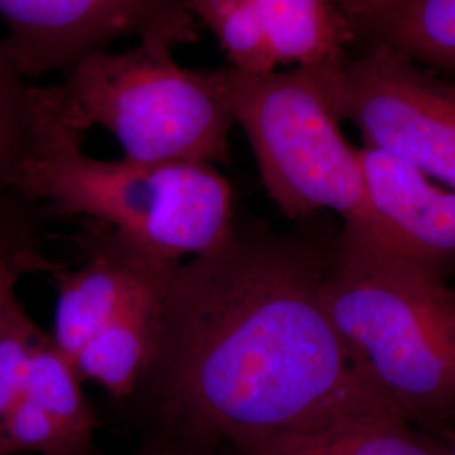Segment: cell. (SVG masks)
<instances>
[{"label":"cell","instance_id":"1","mask_svg":"<svg viewBox=\"0 0 455 455\" xmlns=\"http://www.w3.org/2000/svg\"><path fill=\"white\" fill-rule=\"evenodd\" d=\"M324 268L304 244L238 220L220 246L178 263L152 356L125 400L146 437L235 455L355 410L388 407L325 314Z\"/></svg>","mask_w":455,"mask_h":455},{"label":"cell","instance_id":"2","mask_svg":"<svg viewBox=\"0 0 455 455\" xmlns=\"http://www.w3.org/2000/svg\"><path fill=\"white\" fill-rule=\"evenodd\" d=\"M34 139L16 191L49 218L97 220L167 261L214 250L231 235V186L212 164L103 161L83 150L86 132L60 83L33 84Z\"/></svg>","mask_w":455,"mask_h":455},{"label":"cell","instance_id":"3","mask_svg":"<svg viewBox=\"0 0 455 455\" xmlns=\"http://www.w3.org/2000/svg\"><path fill=\"white\" fill-rule=\"evenodd\" d=\"M325 314L371 390L410 423L455 415V291L439 274L342 229Z\"/></svg>","mask_w":455,"mask_h":455},{"label":"cell","instance_id":"4","mask_svg":"<svg viewBox=\"0 0 455 455\" xmlns=\"http://www.w3.org/2000/svg\"><path fill=\"white\" fill-rule=\"evenodd\" d=\"M171 44L83 58L60 83L78 125L110 132L124 157L137 163H229L235 124L221 68L188 69Z\"/></svg>","mask_w":455,"mask_h":455},{"label":"cell","instance_id":"5","mask_svg":"<svg viewBox=\"0 0 455 455\" xmlns=\"http://www.w3.org/2000/svg\"><path fill=\"white\" fill-rule=\"evenodd\" d=\"M235 124L243 131L272 201L289 220L338 212L344 227L366 214L359 148L342 135L327 76L302 68L248 75L221 68Z\"/></svg>","mask_w":455,"mask_h":455},{"label":"cell","instance_id":"6","mask_svg":"<svg viewBox=\"0 0 455 455\" xmlns=\"http://www.w3.org/2000/svg\"><path fill=\"white\" fill-rule=\"evenodd\" d=\"M334 110L364 147L455 189V83L381 44H364L327 76Z\"/></svg>","mask_w":455,"mask_h":455},{"label":"cell","instance_id":"7","mask_svg":"<svg viewBox=\"0 0 455 455\" xmlns=\"http://www.w3.org/2000/svg\"><path fill=\"white\" fill-rule=\"evenodd\" d=\"M2 46L28 78L68 73L127 36L171 46L196 43L201 26L184 0H0Z\"/></svg>","mask_w":455,"mask_h":455},{"label":"cell","instance_id":"8","mask_svg":"<svg viewBox=\"0 0 455 455\" xmlns=\"http://www.w3.org/2000/svg\"><path fill=\"white\" fill-rule=\"evenodd\" d=\"M80 223L73 236L80 259L56 261L46 274L56 291L51 339L69 361L132 304L164 287L180 263L150 255L97 220Z\"/></svg>","mask_w":455,"mask_h":455},{"label":"cell","instance_id":"9","mask_svg":"<svg viewBox=\"0 0 455 455\" xmlns=\"http://www.w3.org/2000/svg\"><path fill=\"white\" fill-rule=\"evenodd\" d=\"M359 159L366 214L344 229L442 275L455 261V189L371 147Z\"/></svg>","mask_w":455,"mask_h":455},{"label":"cell","instance_id":"10","mask_svg":"<svg viewBox=\"0 0 455 455\" xmlns=\"http://www.w3.org/2000/svg\"><path fill=\"white\" fill-rule=\"evenodd\" d=\"M342 12L356 43L388 46L455 83V0H361Z\"/></svg>","mask_w":455,"mask_h":455},{"label":"cell","instance_id":"11","mask_svg":"<svg viewBox=\"0 0 455 455\" xmlns=\"http://www.w3.org/2000/svg\"><path fill=\"white\" fill-rule=\"evenodd\" d=\"M235 455H447L393 408L368 407L329 422L261 440Z\"/></svg>","mask_w":455,"mask_h":455},{"label":"cell","instance_id":"12","mask_svg":"<svg viewBox=\"0 0 455 455\" xmlns=\"http://www.w3.org/2000/svg\"><path fill=\"white\" fill-rule=\"evenodd\" d=\"M278 66L331 76L356 43L336 0H255Z\"/></svg>","mask_w":455,"mask_h":455},{"label":"cell","instance_id":"13","mask_svg":"<svg viewBox=\"0 0 455 455\" xmlns=\"http://www.w3.org/2000/svg\"><path fill=\"white\" fill-rule=\"evenodd\" d=\"M165 285L132 304L83 346L71 361L82 381L97 383L120 402L131 396L156 346Z\"/></svg>","mask_w":455,"mask_h":455},{"label":"cell","instance_id":"14","mask_svg":"<svg viewBox=\"0 0 455 455\" xmlns=\"http://www.w3.org/2000/svg\"><path fill=\"white\" fill-rule=\"evenodd\" d=\"M24 396L46 410L69 434L95 445L97 415L83 393L82 378L54 346L51 334L34 353Z\"/></svg>","mask_w":455,"mask_h":455},{"label":"cell","instance_id":"15","mask_svg":"<svg viewBox=\"0 0 455 455\" xmlns=\"http://www.w3.org/2000/svg\"><path fill=\"white\" fill-rule=\"evenodd\" d=\"M199 26L216 37L229 66L248 75L276 71L275 52L255 0H184Z\"/></svg>","mask_w":455,"mask_h":455},{"label":"cell","instance_id":"16","mask_svg":"<svg viewBox=\"0 0 455 455\" xmlns=\"http://www.w3.org/2000/svg\"><path fill=\"white\" fill-rule=\"evenodd\" d=\"M48 218L16 191L0 193V324L17 299V282L28 274H46L52 261L41 250Z\"/></svg>","mask_w":455,"mask_h":455},{"label":"cell","instance_id":"17","mask_svg":"<svg viewBox=\"0 0 455 455\" xmlns=\"http://www.w3.org/2000/svg\"><path fill=\"white\" fill-rule=\"evenodd\" d=\"M33 139V84L0 43V193L16 189Z\"/></svg>","mask_w":455,"mask_h":455},{"label":"cell","instance_id":"18","mask_svg":"<svg viewBox=\"0 0 455 455\" xmlns=\"http://www.w3.org/2000/svg\"><path fill=\"white\" fill-rule=\"evenodd\" d=\"M48 336L16 299L0 324V428L24 396L34 353Z\"/></svg>","mask_w":455,"mask_h":455},{"label":"cell","instance_id":"19","mask_svg":"<svg viewBox=\"0 0 455 455\" xmlns=\"http://www.w3.org/2000/svg\"><path fill=\"white\" fill-rule=\"evenodd\" d=\"M135 455H220V454H208L203 451H196V449H189L184 447L180 443L174 442H167L163 439H150L146 437L139 452Z\"/></svg>","mask_w":455,"mask_h":455},{"label":"cell","instance_id":"20","mask_svg":"<svg viewBox=\"0 0 455 455\" xmlns=\"http://www.w3.org/2000/svg\"><path fill=\"white\" fill-rule=\"evenodd\" d=\"M338 4H339V7H346V5H351V4H356V2H361V0H336Z\"/></svg>","mask_w":455,"mask_h":455},{"label":"cell","instance_id":"21","mask_svg":"<svg viewBox=\"0 0 455 455\" xmlns=\"http://www.w3.org/2000/svg\"><path fill=\"white\" fill-rule=\"evenodd\" d=\"M447 455H455V439L451 445H447Z\"/></svg>","mask_w":455,"mask_h":455},{"label":"cell","instance_id":"22","mask_svg":"<svg viewBox=\"0 0 455 455\" xmlns=\"http://www.w3.org/2000/svg\"><path fill=\"white\" fill-rule=\"evenodd\" d=\"M0 455H12V454H5V452H0Z\"/></svg>","mask_w":455,"mask_h":455}]
</instances>
